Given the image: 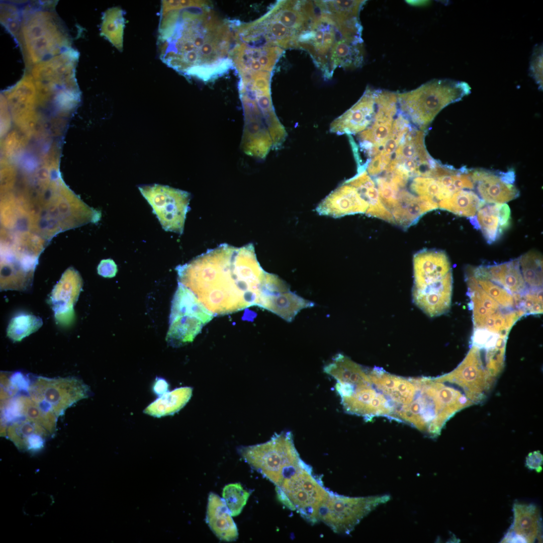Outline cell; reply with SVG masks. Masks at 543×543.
Returning a JSON list of instances; mask_svg holds the SVG:
<instances>
[{
  "label": "cell",
  "mask_w": 543,
  "mask_h": 543,
  "mask_svg": "<svg viewBox=\"0 0 543 543\" xmlns=\"http://www.w3.org/2000/svg\"><path fill=\"white\" fill-rule=\"evenodd\" d=\"M202 1L192 0H164L161 1L160 15L168 12L181 10L187 8L202 5Z\"/></svg>",
  "instance_id": "obj_45"
},
{
  "label": "cell",
  "mask_w": 543,
  "mask_h": 543,
  "mask_svg": "<svg viewBox=\"0 0 543 543\" xmlns=\"http://www.w3.org/2000/svg\"><path fill=\"white\" fill-rule=\"evenodd\" d=\"M470 219L475 228L481 230L487 242L491 244L509 228L511 222L510 211L503 204L485 203L477 211L476 216Z\"/></svg>",
  "instance_id": "obj_21"
},
{
  "label": "cell",
  "mask_w": 543,
  "mask_h": 543,
  "mask_svg": "<svg viewBox=\"0 0 543 543\" xmlns=\"http://www.w3.org/2000/svg\"><path fill=\"white\" fill-rule=\"evenodd\" d=\"M411 190L419 196H427L437 202L450 196L441 187L438 181L431 177L416 176L412 180Z\"/></svg>",
  "instance_id": "obj_41"
},
{
  "label": "cell",
  "mask_w": 543,
  "mask_h": 543,
  "mask_svg": "<svg viewBox=\"0 0 543 543\" xmlns=\"http://www.w3.org/2000/svg\"><path fill=\"white\" fill-rule=\"evenodd\" d=\"M489 277L506 289L515 294H528L540 289L529 287L525 283L518 259L496 265L485 266Z\"/></svg>",
  "instance_id": "obj_29"
},
{
  "label": "cell",
  "mask_w": 543,
  "mask_h": 543,
  "mask_svg": "<svg viewBox=\"0 0 543 543\" xmlns=\"http://www.w3.org/2000/svg\"><path fill=\"white\" fill-rule=\"evenodd\" d=\"M465 277L473 311L474 329L507 337L514 324L524 313L502 305L485 291L469 273L466 272Z\"/></svg>",
  "instance_id": "obj_11"
},
{
  "label": "cell",
  "mask_w": 543,
  "mask_h": 543,
  "mask_svg": "<svg viewBox=\"0 0 543 543\" xmlns=\"http://www.w3.org/2000/svg\"><path fill=\"white\" fill-rule=\"evenodd\" d=\"M78 53L71 48L33 65L32 75L36 85L52 93L58 89H78L75 67Z\"/></svg>",
  "instance_id": "obj_15"
},
{
  "label": "cell",
  "mask_w": 543,
  "mask_h": 543,
  "mask_svg": "<svg viewBox=\"0 0 543 543\" xmlns=\"http://www.w3.org/2000/svg\"><path fill=\"white\" fill-rule=\"evenodd\" d=\"M425 131L411 125L407 133L393 154L391 160L399 162L412 160L420 164L428 176L438 162L427 151L424 144Z\"/></svg>",
  "instance_id": "obj_23"
},
{
  "label": "cell",
  "mask_w": 543,
  "mask_h": 543,
  "mask_svg": "<svg viewBox=\"0 0 543 543\" xmlns=\"http://www.w3.org/2000/svg\"><path fill=\"white\" fill-rule=\"evenodd\" d=\"M30 232L1 229V281L10 286L30 284L38 258L48 244Z\"/></svg>",
  "instance_id": "obj_9"
},
{
  "label": "cell",
  "mask_w": 543,
  "mask_h": 543,
  "mask_svg": "<svg viewBox=\"0 0 543 543\" xmlns=\"http://www.w3.org/2000/svg\"><path fill=\"white\" fill-rule=\"evenodd\" d=\"M390 499L388 495L351 497L331 492L319 509L318 521L335 533L349 534L371 511Z\"/></svg>",
  "instance_id": "obj_12"
},
{
  "label": "cell",
  "mask_w": 543,
  "mask_h": 543,
  "mask_svg": "<svg viewBox=\"0 0 543 543\" xmlns=\"http://www.w3.org/2000/svg\"><path fill=\"white\" fill-rule=\"evenodd\" d=\"M193 388L181 387L167 392L150 404L144 413L156 417L173 415L183 408L192 397Z\"/></svg>",
  "instance_id": "obj_32"
},
{
  "label": "cell",
  "mask_w": 543,
  "mask_h": 543,
  "mask_svg": "<svg viewBox=\"0 0 543 543\" xmlns=\"http://www.w3.org/2000/svg\"><path fill=\"white\" fill-rule=\"evenodd\" d=\"M529 74L539 86L542 87V46H534L529 64Z\"/></svg>",
  "instance_id": "obj_44"
},
{
  "label": "cell",
  "mask_w": 543,
  "mask_h": 543,
  "mask_svg": "<svg viewBox=\"0 0 543 543\" xmlns=\"http://www.w3.org/2000/svg\"><path fill=\"white\" fill-rule=\"evenodd\" d=\"M375 89L367 87L359 100L330 124V131L350 135L359 133L371 124L376 111Z\"/></svg>",
  "instance_id": "obj_18"
},
{
  "label": "cell",
  "mask_w": 543,
  "mask_h": 543,
  "mask_svg": "<svg viewBox=\"0 0 543 543\" xmlns=\"http://www.w3.org/2000/svg\"><path fill=\"white\" fill-rule=\"evenodd\" d=\"M169 323L166 341L173 347H178L192 342L204 325L198 318L189 316L176 317Z\"/></svg>",
  "instance_id": "obj_33"
},
{
  "label": "cell",
  "mask_w": 543,
  "mask_h": 543,
  "mask_svg": "<svg viewBox=\"0 0 543 543\" xmlns=\"http://www.w3.org/2000/svg\"><path fill=\"white\" fill-rule=\"evenodd\" d=\"M315 14L307 30L299 37L298 48L308 51L324 76L329 78V59L335 44L343 39L363 41L362 27L359 20L337 19L323 1H315Z\"/></svg>",
  "instance_id": "obj_7"
},
{
  "label": "cell",
  "mask_w": 543,
  "mask_h": 543,
  "mask_svg": "<svg viewBox=\"0 0 543 543\" xmlns=\"http://www.w3.org/2000/svg\"><path fill=\"white\" fill-rule=\"evenodd\" d=\"M414 286L428 285L444 278L451 272L446 254L441 250H422L413 257Z\"/></svg>",
  "instance_id": "obj_20"
},
{
  "label": "cell",
  "mask_w": 543,
  "mask_h": 543,
  "mask_svg": "<svg viewBox=\"0 0 543 543\" xmlns=\"http://www.w3.org/2000/svg\"><path fill=\"white\" fill-rule=\"evenodd\" d=\"M471 89L465 81L434 79L415 89L397 94L399 111L411 125L425 131L443 108L461 100Z\"/></svg>",
  "instance_id": "obj_6"
},
{
  "label": "cell",
  "mask_w": 543,
  "mask_h": 543,
  "mask_svg": "<svg viewBox=\"0 0 543 543\" xmlns=\"http://www.w3.org/2000/svg\"><path fill=\"white\" fill-rule=\"evenodd\" d=\"M22 22V12L18 5L13 2L1 3V23L18 43Z\"/></svg>",
  "instance_id": "obj_40"
},
{
  "label": "cell",
  "mask_w": 543,
  "mask_h": 543,
  "mask_svg": "<svg viewBox=\"0 0 543 543\" xmlns=\"http://www.w3.org/2000/svg\"><path fill=\"white\" fill-rule=\"evenodd\" d=\"M54 2H35L22 9L18 44L27 68L71 48L65 26L54 10Z\"/></svg>",
  "instance_id": "obj_4"
},
{
  "label": "cell",
  "mask_w": 543,
  "mask_h": 543,
  "mask_svg": "<svg viewBox=\"0 0 543 543\" xmlns=\"http://www.w3.org/2000/svg\"><path fill=\"white\" fill-rule=\"evenodd\" d=\"M368 207L356 189L344 183L325 199L318 210L322 214L341 216L366 213Z\"/></svg>",
  "instance_id": "obj_22"
},
{
  "label": "cell",
  "mask_w": 543,
  "mask_h": 543,
  "mask_svg": "<svg viewBox=\"0 0 543 543\" xmlns=\"http://www.w3.org/2000/svg\"><path fill=\"white\" fill-rule=\"evenodd\" d=\"M398 113L397 104L383 99L376 103V111L372 122L359 133L358 139L360 148L371 158L377 155L388 138L393 123Z\"/></svg>",
  "instance_id": "obj_17"
},
{
  "label": "cell",
  "mask_w": 543,
  "mask_h": 543,
  "mask_svg": "<svg viewBox=\"0 0 543 543\" xmlns=\"http://www.w3.org/2000/svg\"><path fill=\"white\" fill-rule=\"evenodd\" d=\"M178 283L191 290L214 316L258 306L266 272L253 245L221 244L176 267Z\"/></svg>",
  "instance_id": "obj_2"
},
{
  "label": "cell",
  "mask_w": 543,
  "mask_h": 543,
  "mask_svg": "<svg viewBox=\"0 0 543 543\" xmlns=\"http://www.w3.org/2000/svg\"><path fill=\"white\" fill-rule=\"evenodd\" d=\"M514 518L509 531L516 535L521 542H532L537 538L540 529L539 510L533 504L515 503L513 505Z\"/></svg>",
  "instance_id": "obj_30"
},
{
  "label": "cell",
  "mask_w": 543,
  "mask_h": 543,
  "mask_svg": "<svg viewBox=\"0 0 543 543\" xmlns=\"http://www.w3.org/2000/svg\"><path fill=\"white\" fill-rule=\"evenodd\" d=\"M82 284L79 273L73 267L67 268L62 275L52 292L51 299L55 315L70 314L76 301Z\"/></svg>",
  "instance_id": "obj_26"
},
{
  "label": "cell",
  "mask_w": 543,
  "mask_h": 543,
  "mask_svg": "<svg viewBox=\"0 0 543 543\" xmlns=\"http://www.w3.org/2000/svg\"><path fill=\"white\" fill-rule=\"evenodd\" d=\"M42 324L39 317L28 314H19L11 319L7 327V336L14 341H20L36 331Z\"/></svg>",
  "instance_id": "obj_38"
},
{
  "label": "cell",
  "mask_w": 543,
  "mask_h": 543,
  "mask_svg": "<svg viewBox=\"0 0 543 543\" xmlns=\"http://www.w3.org/2000/svg\"><path fill=\"white\" fill-rule=\"evenodd\" d=\"M380 200L391 212L398 204L400 188L385 176L375 178Z\"/></svg>",
  "instance_id": "obj_43"
},
{
  "label": "cell",
  "mask_w": 543,
  "mask_h": 543,
  "mask_svg": "<svg viewBox=\"0 0 543 543\" xmlns=\"http://www.w3.org/2000/svg\"><path fill=\"white\" fill-rule=\"evenodd\" d=\"M238 90L244 115L241 147L247 155L263 159L282 146L286 131L274 110L270 88L245 82L238 84Z\"/></svg>",
  "instance_id": "obj_3"
},
{
  "label": "cell",
  "mask_w": 543,
  "mask_h": 543,
  "mask_svg": "<svg viewBox=\"0 0 543 543\" xmlns=\"http://www.w3.org/2000/svg\"><path fill=\"white\" fill-rule=\"evenodd\" d=\"M97 271L99 275L104 278H111L116 276L118 269L115 261L109 258L101 261L98 266Z\"/></svg>",
  "instance_id": "obj_46"
},
{
  "label": "cell",
  "mask_w": 543,
  "mask_h": 543,
  "mask_svg": "<svg viewBox=\"0 0 543 543\" xmlns=\"http://www.w3.org/2000/svg\"><path fill=\"white\" fill-rule=\"evenodd\" d=\"M183 316L196 317L202 321L204 325L214 317V315L204 307L191 290L178 283L171 301L169 322Z\"/></svg>",
  "instance_id": "obj_31"
},
{
  "label": "cell",
  "mask_w": 543,
  "mask_h": 543,
  "mask_svg": "<svg viewBox=\"0 0 543 543\" xmlns=\"http://www.w3.org/2000/svg\"><path fill=\"white\" fill-rule=\"evenodd\" d=\"M139 190L153 209L162 228L182 234L190 194L167 186L154 184L139 187Z\"/></svg>",
  "instance_id": "obj_14"
},
{
  "label": "cell",
  "mask_w": 543,
  "mask_h": 543,
  "mask_svg": "<svg viewBox=\"0 0 543 543\" xmlns=\"http://www.w3.org/2000/svg\"><path fill=\"white\" fill-rule=\"evenodd\" d=\"M237 451L246 463L276 487L309 467L300 458L290 431L275 433L264 443L240 446Z\"/></svg>",
  "instance_id": "obj_8"
},
{
  "label": "cell",
  "mask_w": 543,
  "mask_h": 543,
  "mask_svg": "<svg viewBox=\"0 0 543 543\" xmlns=\"http://www.w3.org/2000/svg\"><path fill=\"white\" fill-rule=\"evenodd\" d=\"M234 24L220 18L209 4L160 15V59L188 78L213 80L233 67Z\"/></svg>",
  "instance_id": "obj_1"
},
{
  "label": "cell",
  "mask_w": 543,
  "mask_h": 543,
  "mask_svg": "<svg viewBox=\"0 0 543 543\" xmlns=\"http://www.w3.org/2000/svg\"><path fill=\"white\" fill-rule=\"evenodd\" d=\"M542 455L539 451L529 453L526 458L525 466L530 470H535L537 473L542 471Z\"/></svg>",
  "instance_id": "obj_47"
},
{
  "label": "cell",
  "mask_w": 543,
  "mask_h": 543,
  "mask_svg": "<svg viewBox=\"0 0 543 543\" xmlns=\"http://www.w3.org/2000/svg\"><path fill=\"white\" fill-rule=\"evenodd\" d=\"M344 183L354 187L368 204L369 207L366 212L368 215L395 224L391 212L381 202L376 185L366 169L358 171L356 175Z\"/></svg>",
  "instance_id": "obj_28"
},
{
  "label": "cell",
  "mask_w": 543,
  "mask_h": 543,
  "mask_svg": "<svg viewBox=\"0 0 543 543\" xmlns=\"http://www.w3.org/2000/svg\"><path fill=\"white\" fill-rule=\"evenodd\" d=\"M518 259L523 278L526 284L532 288H542V257L540 253L532 250Z\"/></svg>",
  "instance_id": "obj_36"
},
{
  "label": "cell",
  "mask_w": 543,
  "mask_h": 543,
  "mask_svg": "<svg viewBox=\"0 0 543 543\" xmlns=\"http://www.w3.org/2000/svg\"><path fill=\"white\" fill-rule=\"evenodd\" d=\"M365 1H324L327 10L334 17L341 20L359 18V13Z\"/></svg>",
  "instance_id": "obj_42"
},
{
  "label": "cell",
  "mask_w": 543,
  "mask_h": 543,
  "mask_svg": "<svg viewBox=\"0 0 543 543\" xmlns=\"http://www.w3.org/2000/svg\"><path fill=\"white\" fill-rule=\"evenodd\" d=\"M27 392L41 408L57 417L78 401L87 398L89 387L73 377L48 378L37 377L30 383Z\"/></svg>",
  "instance_id": "obj_13"
},
{
  "label": "cell",
  "mask_w": 543,
  "mask_h": 543,
  "mask_svg": "<svg viewBox=\"0 0 543 543\" xmlns=\"http://www.w3.org/2000/svg\"><path fill=\"white\" fill-rule=\"evenodd\" d=\"M452 289V272L433 283L414 286L412 297L415 304L430 317L438 316L450 309Z\"/></svg>",
  "instance_id": "obj_19"
},
{
  "label": "cell",
  "mask_w": 543,
  "mask_h": 543,
  "mask_svg": "<svg viewBox=\"0 0 543 543\" xmlns=\"http://www.w3.org/2000/svg\"><path fill=\"white\" fill-rule=\"evenodd\" d=\"M250 492L238 483L226 485L222 491V497L232 516L240 514L246 505Z\"/></svg>",
  "instance_id": "obj_39"
},
{
  "label": "cell",
  "mask_w": 543,
  "mask_h": 543,
  "mask_svg": "<svg viewBox=\"0 0 543 543\" xmlns=\"http://www.w3.org/2000/svg\"><path fill=\"white\" fill-rule=\"evenodd\" d=\"M411 124L399 111L393 123L391 133L378 153L387 166Z\"/></svg>",
  "instance_id": "obj_37"
},
{
  "label": "cell",
  "mask_w": 543,
  "mask_h": 543,
  "mask_svg": "<svg viewBox=\"0 0 543 543\" xmlns=\"http://www.w3.org/2000/svg\"><path fill=\"white\" fill-rule=\"evenodd\" d=\"M206 520L220 540L232 541L238 538L237 528L228 507L223 498L214 493L209 495Z\"/></svg>",
  "instance_id": "obj_25"
},
{
  "label": "cell",
  "mask_w": 543,
  "mask_h": 543,
  "mask_svg": "<svg viewBox=\"0 0 543 543\" xmlns=\"http://www.w3.org/2000/svg\"><path fill=\"white\" fill-rule=\"evenodd\" d=\"M469 172L474 189L485 203H506L519 196V190L513 184L515 175L512 169L499 172L483 168L469 169Z\"/></svg>",
  "instance_id": "obj_16"
},
{
  "label": "cell",
  "mask_w": 543,
  "mask_h": 543,
  "mask_svg": "<svg viewBox=\"0 0 543 543\" xmlns=\"http://www.w3.org/2000/svg\"><path fill=\"white\" fill-rule=\"evenodd\" d=\"M485 202L475 192L462 190L438 202V208L461 216L471 218Z\"/></svg>",
  "instance_id": "obj_34"
},
{
  "label": "cell",
  "mask_w": 543,
  "mask_h": 543,
  "mask_svg": "<svg viewBox=\"0 0 543 543\" xmlns=\"http://www.w3.org/2000/svg\"><path fill=\"white\" fill-rule=\"evenodd\" d=\"M313 306V302L290 291L276 294H261L258 306L289 322H292L302 310Z\"/></svg>",
  "instance_id": "obj_27"
},
{
  "label": "cell",
  "mask_w": 543,
  "mask_h": 543,
  "mask_svg": "<svg viewBox=\"0 0 543 543\" xmlns=\"http://www.w3.org/2000/svg\"><path fill=\"white\" fill-rule=\"evenodd\" d=\"M328 374L336 380L335 390L347 413L361 416L366 421L377 416L389 418L390 408L384 395L374 386L370 368L342 355L330 364Z\"/></svg>",
  "instance_id": "obj_5"
},
{
  "label": "cell",
  "mask_w": 543,
  "mask_h": 543,
  "mask_svg": "<svg viewBox=\"0 0 543 543\" xmlns=\"http://www.w3.org/2000/svg\"><path fill=\"white\" fill-rule=\"evenodd\" d=\"M168 384L167 382L161 378L157 377L153 386L154 393L158 396H161L168 391Z\"/></svg>",
  "instance_id": "obj_48"
},
{
  "label": "cell",
  "mask_w": 543,
  "mask_h": 543,
  "mask_svg": "<svg viewBox=\"0 0 543 543\" xmlns=\"http://www.w3.org/2000/svg\"><path fill=\"white\" fill-rule=\"evenodd\" d=\"M438 208V202L434 199L416 197L403 190L400 191L398 204L391 213L395 224L406 229L416 223L423 214Z\"/></svg>",
  "instance_id": "obj_24"
},
{
  "label": "cell",
  "mask_w": 543,
  "mask_h": 543,
  "mask_svg": "<svg viewBox=\"0 0 543 543\" xmlns=\"http://www.w3.org/2000/svg\"><path fill=\"white\" fill-rule=\"evenodd\" d=\"M278 499L287 507L296 510L302 517L314 524L318 522L319 511L331 491L307 468L293 475L276 487Z\"/></svg>",
  "instance_id": "obj_10"
},
{
  "label": "cell",
  "mask_w": 543,
  "mask_h": 543,
  "mask_svg": "<svg viewBox=\"0 0 543 543\" xmlns=\"http://www.w3.org/2000/svg\"><path fill=\"white\" fill-rule=\"evenodd\" d=\"M124 15V11L121 7L110 8L103 13L101 25V35L119 51H122L123 49Z\"/></svg>",
  "instance_id": "obj_35"
}]
</instances>
